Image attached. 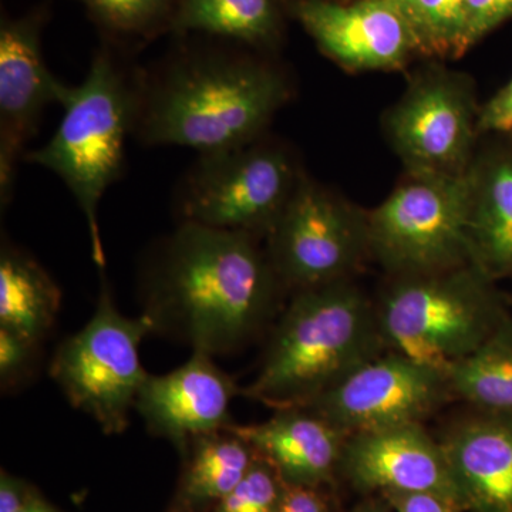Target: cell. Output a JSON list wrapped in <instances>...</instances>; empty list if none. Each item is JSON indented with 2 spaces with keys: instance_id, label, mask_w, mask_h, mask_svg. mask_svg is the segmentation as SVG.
<instances>
[{
  "instance_id": "6da1fadb",
  "label": "cell",
  "mask_w": 512,
  "mask_h": 512,
  "mask_svg": "<svg viewBox=\"0 0 512 512\" xmlns=\"http://www.w3.org/2000/svg\"><path fill=\"white\" fill-rule=\"evenodd\" d=\"M141 272L151 332L212 357L251 342L284 288L255 235L194 222L161 239Z\"/></svg>"
},
{
  "instance_id": "7a4b0ae2",
  "label": "cell",
  "mask_w": 512,
  "mask_h": 512,
  "mask_svg": "<svg viewBox=\"0 0 512 512\" xmlns=\"http://www.w3.org/2000/svg\"><path fill=\"white\" fill-rule=\"evenodd\" d=\"M291 96L281 70L251 57L194 52L143 73L134 136L146 146L218 153L264 136Z\"/></svg>"
},
{
  "instance_id": "3957f363",
  "label": "cell",
  "mask_w": 512,
  "mask_h": 512,
  "mask_svg": "<svg viewBox=\"0 0 512 512\" xmlns=\"http://www.w3.org/2000/svg\"><path fill=\"white\" fill-rule=\"evenodd\" d=\"M383 350L377 308L348 279L302 289L282 312L261 369L242 394L274 410L306 407Z\"/></svg>"
},
{
  "instance_id": "277c9868",
  "label": "cell",
  "mask_w": 512,
  "mask_h": 512,
  "mask_svg": "<svg viewBox=\"0 0 512 512\" xmlns=\"http://www.w3.org/2000/svg\"><path fill=\"white\" fill-rule=\"evenodd\" d=\"M143 72L128 69L100 50L79 86L70 87L60 106L63 119L53 137L25 161L59 175L76 198L92 244L93 261L104 268L99 207L101 198L124 170L127 137L140 111Z\"/></svg>"
},
{
  "instance_id": "5b68a950",
  "label": "cell",
  "mask_w": 512,
  "mask_h": 512,
  "mask_svg": "<svg viewBox=\"0 0 512 512\" xmlns=\"http://www.w3.org/2000/svg\"><path fill=\"white\" fill-rule=\"evenodd\" d=\"M494 282L474 262L431 274L394 276L377 308L387 350L446 375L508 315Z\"/></svg>"
},
{
  "instance_id": "8992f818",
  "label": "cell",
  "mask_w": 512,
  "mask_h": 512,
  "mask_svg": "<svg viewBox=\"0 0 512 512\" xmlns=\"http://www.w3.org/2000/svg\"><path fill=\"white\" fill-rule=\"evenodd\" d=\"M468 173H407L366 214L370 254L393 276L431 274L470 264Z\"/></svg>"
},
{
  "instance_id": "52a82bcc",
  "label": "cell",
  "mask_w": 512,
  "mask_h": 512,
  "mask_svg": "<svg viewBox=\"0 0 512 512\" xmlns=\"http://www.w3.org/2000/svg\"><path fill=\"white\" fill-rule=\"evenodd\" d=\"M301 175L288 148L259 137L201 154L178 187L177 211L181 222L268 234Z\"/></svg>"
},
{
  "instance_id": "ba28073f",
  "label": "cell",
  "mask_w": 512,
  "mask_h": 512,
  "mask_svg": "<svg viewBox=\"0 0 512 512\" xmlns=\"http://www.w3.org/2000/svg\"><path fill=\"white\" fill-rule=\"evenodd\" d=\"M143 315L130 318L114 305L103 282L96 311L80 332L64 340L50 363V377L74 409L89 414L104 433L121 434L148 373L140 345L150 335Z\"/></svg>"
},
{
  "instance_id": "9c48e42d",
  "label": "cell",
  "mask_w": 512,
  "mask_h": 512,
  "mask_svg": "<svg viewBox=\"0 0 512 512\" xmlns=\"http://www.w3.org/2000/svg\"><path fill=\"white\" fill-rule=\"evenodd\" d=\"M266 235L279 281L295 292L345 281L370 252L366 214L305 174Z\"/></svg>"
},
{
  "instance_id": "30bf717a",
  "label": "cell",
  "mask_w": 512,
  "mask_h": 512,
  "mask_svg": "<svg viewBox=\"0 0 512 512\" xmlns=\"http://www.w3.org/2000/svg\"><path fill=\"white\" fill-rule=\"evenodd\" d=\"M478 114L473 82L433 67L413 77L384 127L407 173L464 175L476 158Z\"/></svg>"
},
{
  "instance_id": "8fae6325",
  "label": "cell",
  "mask_w": 512,
  "mask_h": 512,
  "mask_svg": "<svg viewBox=\"0 0 512 512\" xmlns=\"http://www.w3.org/2000/svg\"><path fill=\"white\" fill-rule=\"evenodd\" d=\"M451 396L444 373L387 350L303 409L318 414L349 437L421 424Z\"/></svg>"
},
{
  "instance_id": "7c38bea8",
  "label": "cell",
  "mask_w": 512,
  "mask_h": 512,
  "mask_svg": "<svg viewBox=\"0 0 512 512\" xmlns=\"http://www.w3.org/2000/svg\"><path fill=\"white\" fill-rule=\"evenodd\" d=\"M43 16L3 19L0 26V202L9 205L26 144L49 104L62 103L69 86L47 69L42 55Z\"/></svg>"
},
{
  "instance_id": "4fadbf2b",
  "label": "cell",
  "mask_w": 512,
  "mask_h": 512,
  "mask_svg": "<svg viewBox=\"0 0 512 512\" xmlns=\"http://www.w3.org/2000/svg\"><path fill=\"white\" fill-rule=\"evenodd\" d=\"M295 13L319 49L352 72L402 69L420 52L412 25L392 0H301Z\"/></svg>"
},
{
  "instance_id": "5bb4252c",
  "label": "cell",
  "mask_w": 512,
  "mask_h": 512,
  "mask_svg": "<svg viewBox=\"0 0 512 512\" xmlns=\"http://www.w3.org/2000/svg\"><path fill=\"white\" fill-rule=\"evenodd\" d=\"M340 467L359 490L439 494L463 510L443 444L421 424L349 436Z\"/></svg>"
},
{
  "instance_id": "9a60e30c",
  "label": "cell",
  "mask_w": 512,
  "mask_h": 512,
  "mask_svg": "<svg viewBox=\"0 0 512 512\" xmlns=\"http://www.w3.org/2000/svg\"><path fill=\"white\" fill-rule=\"evenodd\" d=\"M237 386L215 365L212 356L194 352L167 375H148L138 392L136 410L154 436L180 450L205 434L232 424L229 406Z\"/></svg>"
},
{
  "instance_id": "2e32d148",
  "label": "cell",
  "mask_w": 512,
  "mask_h": 512,
  "mask_svg": "<svg viewBox=\"0 0 512 512\" xmlns=\"http://www.w3.org/2000/svg\"><path fill=\"white\" fill-rule=\"evenodd\" d=\"M289 487L315 488L340 467L348 437L303 407L275 410L271 419L252 426L229 424Z\"/></svg>"
},
{
  "instance_id": "e0dca14e",
  "label": "cell",
  "mask_w": 512,
  "mask_h": 512,
  "mask_svg": "<svg viewBox=\"0 0 512 512\" xmlns=\"http://www.w3.org/2000/svg\"><path fill=\"white\" fill-rule=\"evenodd\" d=\"M441 444L463 510L512 512V420L478 413Z\"/></svg>"
},
{
  "instance_id": "ac0fdd59",
  "label": "cell",
  "mask_w": 512,
  "mask_h": 512,
  "mask_svg": "<svg viewBox=\"0 0 512 512\" xmlns=\"http://www.w3.org/2000/svg\"><path fill=\"white\" fill-rule=\"evenodd\" d=\"M468 177L471 258L494 281L512 278V144L474 158Z\"/></svg>"
},
{
  "instance_id": "d6986e66",
  "label": "cell",
  "mask_w": 512,
  "mask_h": 512,
  "mask_svg": "<svg viewBox=\"0 0 512 512\" xmlns=\"http://www.w3.org/2000/svg\"><path fill=\"white\" fill-rule=\"evenodd\" d=\"M62 291L29 254L3 241L0 251V328L39 345L55 325Z\"/></svg>"
},
{
  "instance_id": "ffe728a7",
  "label": "cell",
  "mask_w": 512,
  "mask_h": 512,
  "mask_svg": "<svg viewBox=\"0 0 512 512\" xmlns=\"http://www.w3.org/2000/svg\"><path fill=\"white\" fill-rule=\"evenodd\" d=\"M451 393L478 412L512 420V319L446 373Z\"/></svg>"
},
{
  "instance_id": "44dd1931",
  "label": "cell",
  "mask_w": 512,
  "mask_h": 512,
  "mask_svg": "<svg viewBox=\"0 0 512 512\" xmlns=\"http://www.w3.org/2000/svg\"><path fill=\"white\" fill-rule=\"evenodd\" d=\"M190 447L191 457L183 484L184 497L190 503H220L258 460L251 444L229 426L198 437Z\"/></svg>"
},
{
  "instance_id": "7402d4cb",
  "label": "cell",
  "mask_w": 512,
  "mask_h": 512,
  "mask_svg": "<svg viewBox=\"0 0 512 512\" xmlns=\"http://www.w3.org/2000/svg\"><path fill=\"white\" fill-rule=\"evenodd\" d=\"M278 0H178L171 25L178 32L269 43L279 29Z\"/></svg>"
},
{
  "instance_id": "603a6c76",
  "label": "cell",
  "mask_w": 512,
  "mask_h": 512,
  "mask_svg": "<svg viewBox=\"0 0 512 512\" xmlns=\"http://www.w3.org/2000/svg\"><path fill=\"white\" fill-rule=\"evenodd\" d=\"M403 13L420 53L457 59L470 49L466 0H409Z\"/></svg>"
},
{
  "instance_id": "cb8c5ba5",
  "label": "cell",
  "mask_w": 512,
  "mask_h": 512,
  "mask_svg": "<svg viewBox=\"0 0 512 512\" xmlns=\"http://www.w3.org/2000/svg\"><path fill=\"white\" fill-rule=\"evenodd\" d=\"M101 26L124 35H143L161 22L174 0H79Z\"/></svg>"
},
{
  "instance_id": "d4e9b609",
  "label": "cell",
  "mask_w": 512,
  "mask_h": 512,
  "mask_svg": "<svg viewBox=\"0 0 512 512\" xmlns=\"http://www.w3.org/2000/svg\"><path fill=\"white\" fill-rule=\"evenodd\" d=\"M279 481L271 464L258 456L247 476L222 498L215 512H276L284 497Z\"/></svg>"
},
{
  "instance_id": "484cf974",
  "label": "cell",
  "mask_w": 512,
  "mask_h": 512,
  "mask_svg": "<svg viewBox=\"0 0 512 512\" xmlns=\"http://www.w3.org/2000/svg\"><path fill=\"white\" fill-rule=\"evenodd\" d=\"M468 39L478 40L512 19V0H466Z\"/></svg>"
},
{
  "instance_id": "4316f807",
  "label": "cell",
  "mask_w": 512,
  "mask_h": 512,
  "mask_svg": "<svg viewBox=\"0 0 512 512\" xmlns=\"http://www.w3.org/2000/svg\"><path fill=\"white\" fill-rule=\"evenodd\" d=\"M37 346L12 330L0 328V379L10 386L28 369Z\"/></svg>"
},
{
  "instance_id": "83f0119b",
  "label": "cell",
  "mask_w": 512,
  "mask_h": 512,
  "mask_svg": "<svg viewBox=\"0 0 512 512\" xmlns=\"http://www.w3.org/2000/svg\"><path fill=\"white\" fill-rule=\"evenodd\" d=\"M512 131V79L491 97L478 114V133L508 134Z\"/></svg>"
},
{
  "instance_id": "f1b7e54d",
  "label": "cell",
  "mask_w": 512,
  "mask_h": 512,
  "mask_svg": "<svg viewBox=\"0 0 512 512\" xmlns=\"http://www.w3.org/2000/svg\"><path fill=\"white\" fill-rule=\"evenodd\" d=\"M396 512H460L456 503L433 493L384 494Z\"/></svg>"
},
{
  "instance_id": "f546056e",
  "label": "cell",
  "mask_w": 512,
  "mask_h": 512,
  "mask_svg": "<svg viewBox=\"0 0 512 512\" xmlns=\"http://www.w3.org/2000/svg\"><path fill=\"white\" fill-rule=\"evenodd\" d=\"M276 512H326L315 488L289 487Z\"/></svg>"
},
{
  "instance_id": "4dcf8cb0",
  "label": "cell",
  "mask_w": 512,
  "mask_h": 512,
  "mask_svg": "<svg viewBox=\"0 0 512 512\" xmlns=\"http://www.w3.org/2000/svg\"><path fill=\"white\" fill-rule=\"evenodd\" d=\"M32 497H29L28 491L23 484L16 478L2 473L0 481V512H18L25 507Z\"/></svg>"
},
{
  "instance_id": "1f68e13d",
  "label": "cell",
  "mask_w": 512,
  "mask_h": 512,
  "mask_svg": "<svg viewBox=\"0 0 512 512\" xmlns=\"http://www.w3.org/2000/svg\"><path fill=\"white\" fill-rule=\"evenodd\" d=\"M18 512H56L53 510L50 505H47L46 503H43V501L37 500V498H32V500L29 501L28 504L25 505V507L22 508V510Z\"/></svg>"
},
{
  "instance_id": "d6a6232c",
  "label": "cell",
  "mask_w": 512,
  "mask_h": 512,
  "mask_svg": "<svg viewBox=\"0 0 512 512\" xmlns=\"http://www.w3.org/2000/svg\"><path fill=\"white\" fill-rule=\"evenodd\" d=\"M356 512H383V510H380L379 507H375V505H367V507H362Z\"/></svg>"
},
{
  "instance_id": "836d02e7",
  "label": "cell",
  "mask_w": 512,
  "mask_h": 512,
  "mask_svg": "<svg viewBox=\"0 0 512 512\" xmlns=\"http://www.w3.org/2000/svg\"><path fill=\"white\" fill-rule=\"evenodd\" d=\"M392 2L396 3V5L399 6L400 10L403 12V9L406 8L407 2H409V0H392Z\"/></svg>"
}]
</instances>
